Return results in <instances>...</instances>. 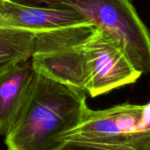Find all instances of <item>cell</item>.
Returning <instances> with one entry per match:
<instances>
[{
  "label": "cell",
  "mask_w": 150,
  "mask_h": 150,
  "mask_svg": "<svg viewBox=\"0 0 150 150\" xmlns=\"http://www.w3.org/2000/svg\"><path fill=\"white\" fill-rule=\"evenodd\" d=\"M87 93L36 73L28 96L5 135L8 150H53L88 109Z\"/></svg>",
  "instance_id": "obj_1"
},
{
  "label": "cell",
  "mask_w": 150,
  "mask_h": 150,
  "mask_svg": "<svg viewBox=\"0 0 150 150\" xmlns=\"http://www.w3.org/2000/svg\"><path fill=\"white\" fill-rule=\"evenodd\" d=\"M76 12L115 38L142 74H150V31L131 0H13Z\"/></svg>",
  "instance_id": "obj_2"
},
{
  "label": "cell",
  "mask_w": 150,
  "mask_h": 150,
  "mask_svg": "<svg viewBox=\"0 0 150 150\" xmlns=\"http://www.w3.org/2000/svg\"><path fill=\"white\" fill-rule=\"evenodd\" d=\"M58 139L105 150H150V102L100 110L88 108L81 121Z\"/></svg>",
  "instance_id": "obj_3"
},
{
  "label": "cell",
  "mask_w": 150,
  "mask_h": 150,
  "mask_svg": "<svg viewBox=\"0 0 150 150\" xmlns=\"http://www.w3.org/2000/svg\"><path fill=\"white\" fill-rule=\"evenodd\" d=\"M93 28L87 25L36 33L31 57L35 72L87 93L89 76L82 42Z\"/></svg>",
  "instance_id": "obj_4"
},
{
  "label": "cell",
  "mask_w": 150,
  "mask_h": 150,
  "mask_svg": "<svg viewBox=\"0 0 150 150\" xmlns=\"http://www.w3.org/2000/svg\"><path fill=\"white\" fill-rule=\"evenodd\" d=\"M82 48L89 76L87 94L91 97L133 84L141 77L120 43L100 28L94 27Z\"/></svg>",
  "instance_id": "obj_5"
},
{
  "label": "cell",
  "mask_w": 150,
  "mask_h": 150,
  "mask_svg": "<svg viewBox=\"0 0 150 150\" xmlns=\"http://www.w3.org/2000/svg\"><path fill=\"white\" fill-rule=\"evenodd\" d=\"M86 25L91 24L74 11L42 6H27L13 0H9L0 11V27L16 28L35 33Z\"/></svg>",
  "instance_id": "obj_6"
},
{
  "label": "cell",
  "mask_w": 150,
  "mask_h": 150,
  "mask_svg": "<svg viewBox=\"0 0 150 150\" xmlns=\"http://www.w3.org/2000/svg\"><path fill=\"white\" fill-rule=\"evenodd\" d=\"M36 72L31 58L0 74V134L6 135L19 115Z\"/></svg>",
  "instance_id": "obj_7"
},
{
  "label": "cell",
  "mask_w": 150,
  "mask_h": 150,
  "mask_svg": "<svg viewBox=\"0 0 150 150\" xmlns=\"http://www.w3.org/2000/svg\"><path fill=\"white\" fill-rule=\"evenodd\" d=\"M35 50V32L0 27V74L19 63L30 59Z\"/></svg>",
  "instance_id": "obj_8"
},
{
  "label": "cell",
  "mask_w": 150,
  "mask_h": 150,
  "mask_svg": "<svg viewBox=\"0 0 150 150\" xmlns=\"http://www.w3.org/2000/svg\"><path fill=\"white\" fill-rule=\"evenodd\" d=\"M53 150H105L94 146L72 142V141H63L57 147Z\"/></svg>",
  "instance_id": "obj_9"
},
{
  "label": "cell",
  "mask_w": 150,
  "mask_h": 150,
  "mask_svg": "<svg viewBox=\"0 0 150 150\" xmlns=\"http://www.w3.org/2000/svg\"><path fill=\"white\" fill-rule=\"evenodd\" d=\"M9 1V0H0V11L4 7V6Z\"/></svg>",
  "instance_id": "obj_10"
}]
</instances>
